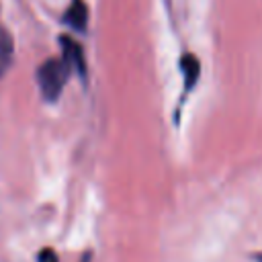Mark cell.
Returning <instances> with one entry per match:
<instances>
[{"mask_svg":"<svg viewBox=\"0 0 262 262\" xmlns=\"http://www.w3.org/2000/svg\"><path fill=\"white\" fill-rule=\"evenodd\" d=\"M254 258H256V262H262V254H256Z\"/></svg>","mask_w":262,"mask_h":262,"instance_id":"7","label":"cell"},{"mask_svg":"<svg viewBox=\"0 0 262 262\" xmlns=\"http://www.w3.org/2000/svg\"><path fill=\"white\" fill-rule=\"evenodd\" d=\"M70 72L72 70L68 68V63L63 59H47L39 68L37 80H39V88H41V92L47 100H57L59 98Z\"/></svg>","mask_w":262,"mask_h":262,"instance_id":"1","label":"cell"},{"mask_svg":"<svg viewBox=\"0 0 262 262\" xmlns=\"http://www.w3.org/2000/svg\"><path fill=\"white\" fill-rule=\"evenodd\" d=\"M61 49H63V61L68 63L70 70H76L80 78H86V61H84V53L82 47L72 39V37H61L59 39Z\"/></svg>","mask_w":262,"mask_h":262,"instance_id":"2","label":"cell"},{"mask_svg":"<svg viewBox=\"0 0 262 262\" xmlns=\"http://www.w3.org/2000/svg\"><path fill=\"white\" fill-rule=\"evenodd\" d=\"M63 23L78 31V33H84L86 31V25H88V6L84 0H72L70 8L66 10L63 14Z\"/></svg>","mask_w":262,"mask_h":262,"instance_id":"3","label":"cell"},{"mask_svg":"<svg viewBox=\"0 0 262 262\" xmlns=\"http://www.w3.org/2000/svg\"><path fill=\"white\" fill-rule=\"evenodd\" d=\"M12 59V39L0 25V74L10 66Z\"/></svg>","mask_w":262,"mask_h":262,"instance_id":"5","label":"cell"},{"mask_svg":"<svg viewBox=\"0 0 262 262\" xmlns=\"http://www.w3.org/2000/svg\"><path fill=\"white\" fill-rule=\"evenodd\" d=\"M39 262H57V256H55V252H53V250L45 248V250H41V252H39Z\"/></svg>","mask_w":262,"mask_h":262,"instance_id":"6","label":"cell"},{"mask_svg":"<svg viewBox=\"0 0 262 262\" xmlns=\"http://www.w3.org/2000/svg\"><path fill=\"white\" fill-rule=\"evenodd\" d=\"M178 63H180V72H182V76H184V90L188 92V90L199 82L201 63H199V59H196L192 53H184Z\"/></svg>","mask_w":262,"mask_h":262,"instance_id":"4","label":"cell"}]
</instances>
